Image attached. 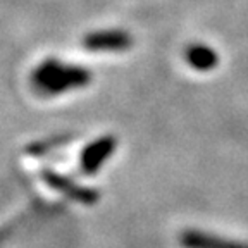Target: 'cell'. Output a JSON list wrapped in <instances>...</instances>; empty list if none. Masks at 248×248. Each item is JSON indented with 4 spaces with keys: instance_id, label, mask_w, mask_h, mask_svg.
Masks as SVG:
<instances>
[{
    "instance_id": "cell-5",
    "label": "cell",
    "mask_w": 248,
    "mask_h": 248,
    "mask_svg": "<svg viewBox=\"0 0 248 248\" xmlns=\"http://www.w3.org/2000/svg\"><path fill=\"white\" fill-rule=\"evenodd\" d=\"M43 179L45 183L54 188V190L62 191L64 195H69L71 198L78 202H83V203H93V202L98 200V191L90 190V188H83V186H78L74 183H71L69 179L61 178L59 174H54V172H43Z\"/></svg>"
},
{
    "instance_id": "cell-6",
    "label": "cell",
    "mask_w": 248,
    "mask_h": 248,
    "mask_svg": "<svg viewBox=\"0 0 248 248\" xmlns=\"http://www.w3.org/2000/svg\"><path fill=\"white\" fill-rule=\"evenodd\" d=\"M185 59L195 71H200V73L212 71L219 64L216 50L207 45H190L186 48Z\"/></svg>"
},
{
    "instance_id": "cell-2",
    "label": "cell",
    "mask_w": 248,
    "mask_h": 248,
    "mask_svg": "<svg viewBox=\"0 0 248 248\" xmlns=\"http://www.w3.org/2000/svg\"><path fill=\"white\" fill-rule=\"evenodd\" d=\"M131 45V35L121 30L93 31L83 40V46L90 52H123Z\"/></svg>"
},
{
    "instance_id": "cell-4",
    "label": "cell",
    "mask_w": 248,
    "mask_h": 248,
    "mask_svg": "<svg viewBox=\"0 0 248 248\" xmlns=\"http://www.w3.org/2000/svg\"><path fill=\"white\" fill-rule=\"evenodd\" d=\"M179 243L183 245V248H248L247 243L214 236V234L197 231V229L183 231L179 236Z\"/></svg>"
},
{
    "instance_id": "cell-3",
    "label": "cell",
    "mask_w": 248,
    "mask_h": 248,
    "mask_svg": "<svg viewBox=\"0 0 248 248\" xmlns=\"http://www.w3.org/2000/svg\"><path fill=\"white\" fill-rule=\"evenodd\" d=\"M117 145V140L114 136H102V138L95 140L88 147L83 150L81 159H79V166L85 174H95L100 170L105 160L114 154Z\"/></svg>"
},
{
    "instance_id": "cell-1",
    "label": "cell",
    "mask_w": 248,
    "mask_h": 248,
    "mask_svg": "<svg viewBox=\"0 0 248 248\" xmlns=\"http://www.w3.org/2000/svg\"><path fill=\"white\" fill-rule=\"evenodd\" d=\"M92 79L86 67L64 64L57 59H46L31 74V85L43 97H54L69 90L83 88Z\"/></svg>"
}]
</instances>
